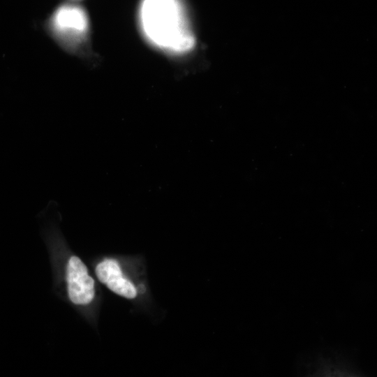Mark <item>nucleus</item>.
I'll return each mask as SVG.
<instances>
[{"label":"nucleus","mask_w":377,"mask_h":377,"mask_svg":"<svg viewBox=\"0 0 377 377\" xmlns=\"http://www.w3.org/2000/svg\"><path fill=\"white\" fill-rule=\"evenodd\" d=\"M50 28L53 36L66 47L75 49L86 40L89 20L81 7L65 4L54 13Z\"/></svg>","instance_id":"nucleus-2"},{"label":"nucleus","mask_w":377,"mask_h":377,"mask_svg":"<svg viewBox=\"0 0 377 377\" xmlns=\"http://www.w3.org/2000/svg\"><path fill=\"white\" fill-rule=\"evenodd\" d=\"M138 25L147 42L171 55H183L195 45V35L183 0H141Z\"/></svg>","instance_id":"nucleus-1"},{"label":"nucleus","mask_w":377,"mask_h":377,"mask_svg":"<svg viewBox=\"0 0 377 377\" xmlns=\"http://www.w3.org/2000/svg\"><path fill=\"white\" fill-rule=\"evenodd\" d=\"M66 283L68 297L73 304L86 306L93 301L96 293L94 279L77 255L71 254L67 258Z\"/></svg>","instance_id":"nucleus-3"},{"label":"nucleus","mask_w":377,"mask_h":377,"mask_svg":"<svg viewBox=\"0 0 377 377\" xmlns=\"http://www.w3.org/2000/svg\"><path fill=\"white\" fill-rule=\"evenodd\" d=\"M95 274L100 283L117 295L128 300H133L137 297V288L124 276L119 261L117 258L114 257L102 258L96 265Z\"/></svg>","instance_id":"nucleus-4"}]
</instances>
